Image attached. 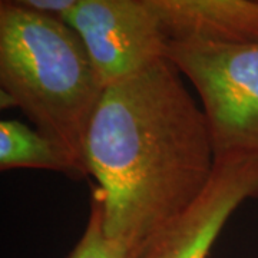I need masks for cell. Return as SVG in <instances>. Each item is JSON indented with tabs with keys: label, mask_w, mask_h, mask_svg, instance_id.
<instances>
[{
	"label": "cell",
	"mask_w": 258,
	"mask_h": 258,
	"mask_svg": "<svg viewBox=\"0 0 258 258\" xmlns=\"http://www.w3.org/2000/svg\"><path fill=\"white\" fill-rule=\"evenodd\" d=\"M85 159L105 234L134 257L198 200L217 165L205 113L168 59L105 88Z\"/></svg>",
	"instance_id": "1"
},
{
	"label": "cell",
	"mask_w": 258,
	"mask_h": 258,
	"mask_svg": "<svg viewBox=\"0 0 258 258\" xmlns=\"http://www.w3.org/2000/svg\"><path fill=\"white\" fill-rule=\"evenodd\" d=\"M2 108L16 106L89 175L85 138L105 88L60 18L0 2Z\"/></svg>",
	"instance_id": "2"
},
{
	"label": "cell",
	"mask_w": 258,
	"mask_h": 258,
	"mask_svg": "<svg viewBox=\"0 0 258 258\" xmlns=\"http://www.w3.org/2000/svg\"><path fill=\"white\" fill-rule=\"evenodd\" d=\"M165 56L201 98L217 159L258 154V40L168 42Z\"/></svg>",
	"instance_id": "3"
},
{
	"label": "cell",
	"mask_w": 258,
	"mask_h": 258,
	"mask_svg": "<svg viewBox=\"0 0 258 258\" xmlns=\"http://www.w3.org/2000/svg\"><path fill=\"white\" fill-rule=\"evenodd\" d=\"M62 20L81 37L103 88L166 59L165 35L138 0H81Z\"/></svg>",
	"instance_id": "4"
},
{
	"label": "cell",
	"mask_w": 258,
	"mask_h": 258,
	"mask_svg": "<svg viewBox=\"0 0 258 258\" xmlns=\"http://www.w3.org/2000/svg\"><path fill=\"white\" fill-rule=\"evenodd\" d=\"M248 200H258V154L217 159L198 200L151 237L134 258H208L231 215Z\"/></svg>",
	"instance_id": "5"
},
{
	"label": "cell",
	"mask_w": 258,
	"mask_h": 258,
	"mask_svg": "<svg viewBox=\"0 0 258 258\" xmlns=\"http://www.w3.org/2000/svg\"><path fill=\"white\" fill-rule=\"evenodd\" d=\"M155 18L168 42L258 40L254 0H138Z\"/></svg>",
	"instance_id": "6"
},
{
	"label": "cell",
	"mask_w": 258,
	"mask_h": 258,
	"mask_svg": "<svg viewBox=\"0 0 258 258\" xmlns=\"http://www.w3.org/2000/svg\"><path fill=\"white\" fill-rule=\"evenodd\" d=\"M46 169L79 179L82 168L59 144L16 119L0 122V169Z\"/></svg>",
	"instance_id": "7"
},
{
	"label": "cell",
	"mask_w": 258,
	"mask_h": 258,
	"mask_svg": "<svg viewBox=\"0 0 258 258\" xmlns=\"http://www.w3.org/2000/svg\"><path fill=\"white\" fill-rule=\"evenodd\" d=\"M68 258H134L131 249L105 234L102 204L95 195L86 228Z\"/></svg>",
	"instance_id": "8"
},
{
	"label": "cell",
	"mask_w": 258,
	"mask_h": 258,
	"mask_svg": "<svg viewBox=\"0 0 258 258\" xmlns=\"http://www.w3.org/2000/svg\"><path fill=\"white\" fill-rule=\"evenodd\" d=\"M0 2L62 19L81 0H0Z\"/></svg>",
	"instance_id": "9"
},
{
	"label": "cell",
	"mask_w": 258,
	"mask_h": 258,
	"mask_svg": "<svg viewBox=\"0 0 258 258\" xmlns=\"http://www.w3.org/2000/svg\"><path fill=\"white\" fill-rule=\"evenodd\" d=\"M254 2H257V3H258V0H254Z\"/></svg>",
	"instance_id": "10"
}]
</instances>
